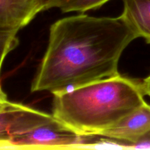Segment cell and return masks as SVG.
Here are the masks:
<instances>
[{
  "instance_id": "6da1fadb",
  "label": "cell",
  "mask_w": 150,
  "mask_h": 150,
  "mask_svg": "<svg viewBox=\"0 0 150 150\" xmlns=\"http://www.w3.org/2000/svg\"><path fill=\"white\" fill-rule=\"evenodd\" d=\"M136 38L121 16L80 14L57 21L50 28L32 92L55 94L119 74L121 55Z\"/></svg>"
},
{
  "instance_id": "7a4b0ae2",
  "label": "cell",
  "mask_w": 150,
  "mask_h": 150,
  "mask_svg": "<svg viewBox=\"0 0 150 150\" xmlns=\"http://www.w3.org/2000/svg\"><path fill=\"white\" fill-rule=\"evenodd\" d=\"M53 95V117L82 136H99L146 103L142 83L120 74Z\"/></svg>"
},
{
  "instance_id": "3957f363",
  "label": "cell",
  "mask_w": 150,
  "mask_h": 150,
  "mask_svg": "<svg viewBox=\"0 0 150 150\" xmlns=\"http://www.w3.org/2000/svg\"><path fill=\"white\" fill-rule=\"evenodd\" d=\"M94 136H82L54 118L50 122L16 136L13 149H58L92 146Z\"/></svg>"
},
{
  "instance_id": "277c9868",
  "label": "cell",
  "mask_w": 150,
  "mask_h": 150,
  "mask_svg": "<svg viewBox=\"0 0 150 150\" xmlns=\"http://www.w3.org/2000/svg\"><path fill=\"white\" fill-rule=\"evenodd\" d=\"M54 120L52 114L34 109L8 100L0 103V144L3 149H13L16 136Z\"/></svg>"
},
{
  "instance_id": "5b68a950",
  "label": "cell",
  "mask_w": 150,
  "mask_h": 150,
  "mask_svg": "<svg viewBox=\"0 0 150 150\" xmlns=\"http://www.w3.org/2000/svg\"><path fill=\"white\" fill-rule=\"evenodd\" d=\"M150 130V105L146 103L123 119L118 124L100 134V144L125 147Z\"/></svg>"
},
{
  "instance_id": "8992f818",
  "label": "cell",
  "mask_w": 150,
  "mask_h": 150,
  "mask_svg": "<svg viewBox=\"0 0 150 150\" xmlns=\"http://www.w3.org/2000/svg\"><path fill=\"white\" fill-rule=\"evenodd\" d=\"M39 13L37 0H0V29L19 30Z\"/></svg>"
},
{
  "instance_id": "52a82bcc",
  "label": "cell",
  "mask_w": 150,
  "mask_h": 150,
  "mask_svg": "<svg viewBox=\"0 0 150 150\" xmlns=\"http://www.w3.org/2000/svg\"><path fill=\"white\" fill-rule=\"evenodd\" d=\"M121 16L138 38L150 43V0H122Z\"/></svg>"
},
{
  "instance_id": "ba28073f",
  "label": "cell",
  "mask_w": 150,
  "mask_h": 150,
  "mask_svg": "<svg viewBox=\"0 0 150 150\" xmlns=\"http://www.w3.org/2000/svg\"><path fill=\"white\" fill-rule=\"evenodd\" d=\"M16 29H0V74L1 67L6 57L10 51L17 47L18 44ZM0 88L1 84H0Z\"/></svg>"
},
{
  "instance_id": "9c48e42d",
  "label": "cell",
  "mask_w": 150,
  "mask_h": 150,
  "mask_svg": "<svg viewBox=\"0 0 150 150\" xmlns=\"http://www.w3.org/2000/svg\"><path fill=\"white\" fill-rule=\"evenodd\" d=\"M108 1L110 0H65L59 9L62 13H83L98 8Z\"/></svg>"
},
{
  "instance_id": "30bf717a",
  "label": "cell",
  "mask_w": 150,
  "mask_h": 150,
  "mask_svg": "<svg viewBox=\"0 0 150 150\" xmlns=\"http://www.w3.org/2000/svg\"><path fill=\"white\" fill-rule=\"evenodd\" d=\"M125 148L150 149V130L134 142L127 144Z\"/></svg>"
},
{
  "instance_id": "8fae6325",
  "label": "cell",
  "mask_w": 150,
  "mask_h": 150,
  "mask_svg": "<svg viewBox=\"0 0 150 150\" xmlns=\"http://www.w3.org/2000/svg\"><path fill=\"white\" fill-rule=\"evenodd\" d=\"M40 13L54 7H59L65 0H37Z\"/></svg>"
},
{
  "instance_id": "7c38bea8",
  "label": "cell",
  "mask_w": 150,
  "mask_h": 150,
  "mask_svg": "<svg viewBox=\"0 0 150 150\" xmlns=\"http://www.w3.org/2000/svg\"><path fill=\"white\" fill-rule=\"evenodd\" d=\"M142 89L145 95H148L150 97V76L143 81L142 83Z\"/></svg>"
},
{
  "instance_id": "4fadbf2b",
  "label": "cell",
  "mask_w": 150,
  "mask_h": 150,
  "mask_svg": "<svg viewBox=\"0 0 150 150\" xmlns=\"http://www.w3.org/2000/svg\"><path fill=\"white\" fill-rule=\"evenodd\" d=\"M7 100V95H6V94L4 93V92H3L2 89L0 88V103L2 102V101Z\"/></svg>"
},
{
  "instance_id": "5bb4252c",
  "label": "cell",
  "mask_w": 150,
  "mask_h": 150,
  "mask_svg": "<svg viewBox=\"0 0 150 150\" xmlns=\"http://www.w3.org/2000/svg\"><path fill=\"white\" fill-rule=\"evenodd\" d=\"M0 149H3V146L0 144Z\"/></svg>"
}]
</instances>
